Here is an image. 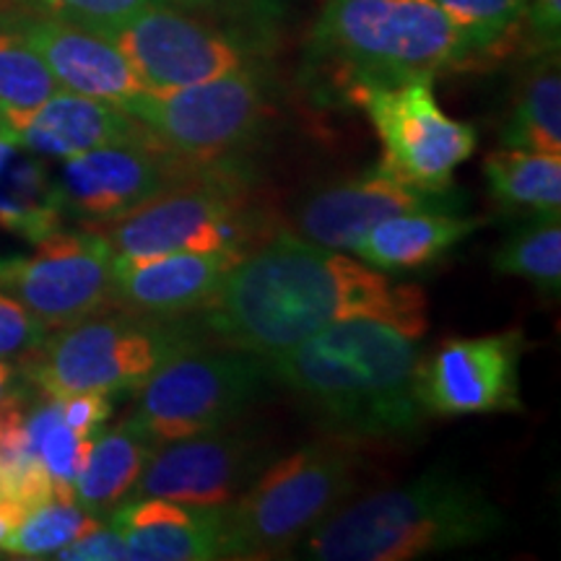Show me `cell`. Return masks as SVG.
<instances>
[{
	"label": "cell",
	"instance_id": "6da1fadb",
	"mask_svg": "<svg viewBox=\"0 0 561 561\" xmlns=\"http://www.w3.org/2000/svg\"><path fill=\"white\" fill-rule=\"evenodd\" d=\"M354 318L388 320L421 339L430 328L421 286L392 284L388 273L359 257L291 231L244 252L201 310L210 339L261 356L280 354L333 322Z\"/></svg>",
	"mask_w": 561,
	"mask_h": 561
},
{
	"label": "cell",
	"instance_id": "7a4b0ae2",
	"mask_svg": "<svg viewBox=\"0 0 561 561\" xmlns=\"http://www.w3.org/2000/svg\"><path fill=\"white\" fill-rule=\"evenodd\" d=\"M421 335L388 320L354 318L265 356L273 382L291 390L335 437H409L424 426L416 375Z\"/></svg>",
	"mask_w": 561,
	"mask_h": 561
},
{
	"label": "cell",
	"instance_id": "3957f363",
	"mask_svg": "<svg viewBox=\"0 0 561 561\" xmlns=\"http://www.w3.org/2000/svg\"><path fill=\"white\" fill-rule=\"evenodd\" d=\"M466 66V39L434 0H325L301 76L318 104L356 107L371 89Z\"/></svg>",
	"mask_w": 561,
	"mask_h": 561
},
{
	"label": "cell",
	"instance_id": "277c9868",
	"mask_svg": "<svg viewBox=\"0 0 561 561\" xmlns=\"http://www.w3.org/2000/svg\"><path fill=\"white\" fill-rule=\"evenodd\" d=\"M507 530L504 512L466 476L432 468L419 479L335 510L305 543L314 561H409L486 543Z\"/></svg>",
	"mask_w": 561,
	"mask_h": 561
},
{
	"label": "cell",
	"instance_id": "5b68a950",
	"mask_svg": "<svg viewBox=\"0 0 561 561\" xmlns=\"http://www.w3.org/2000/svg\"><path fill=\"white\" fill-rule=\"evenodd\" d=\"M206 325L182 318H153L136 312H102L60 328L37 354L21 362L24 382L42 396L66 398L73 392L123 396L144 385L174 356L208 346Z\"/></svg>",
	"mask_w": 561,
	"mask_h": 561
},
{
	"label": "cell",
	"instance_id": "8992f818",
	"mask_svg": "<svg viewBox=\"0 0 561 561\" xmlns=\"http://www.w3.org/2000/svg\"><path fill=\"white\" fill-rule=\"evenodd\" d=\"M356 442L335 437L268 462L244 494L227 504V559H278L325 523L359 483Z\"/></svg>",
	"mask_w": 561,
	"mask_h": 561
},
{
	"label": "cell",
	"instance_id": "52a82bcc",
	"mask_svg": "<svg viewBox=\"0 0 561 561\" xmlns=\"http://www.w3.org/2000/svg\"><path fill=\"white\" fill-rule=\"evenodd\" d=\"M91 229L100 231L117 257L164 252H229L242 257L255 248L261 219L250 208L240 170L229 164Z\"/></svg>",
	"mask_w": 561,
	"mask_h": 561
},
{
	"label": "cell",
	"instance_id": "ba28073f",
	"mask_svg": "<svg viewBox=\"0 0 561 561\" xmlns=\"http://www.w3.org/2000/svg\"><path fill=\"white\" fill-rule=\"evenodd\" d=\"M273 385L265 356L208 346L174 356L136 390L130 421L153 445L185 439L237 421Z\"/></svg>",
	"mask_w": 561,
	"mask_h": 561
},
{
	"label": "cell",
	"instance_id": "9c48e42d",
	"mask_svg": "<svg viewBox=\"0 0 561 561\" xmlns=\"http://www.w3.org/2000/svg\"><path fill=\"white\" fill-rule=\"evenodd\" d=\"M159 146L201 164H227L268 117V83L248 66L193 87L146 89L123 107Z\"/></svg>",
	"mask_w": 561,
	"mask_h": 561
},
{
	"label": "cell",
	"instance_id": "30bf717a",
	"mask_svg": "<svg viewBox=\"0 0 561 561\" xmlns=\"http://www.w3.org/2000/svg\"><path fill=\"white\" fill-rule=\"evenodd\" d=\"M0 289L60 331L115 307V252L96 229L60 227L26 255H0Z\"/></svg>",
	"mask_w": 561,
	"mask_h": 561
},
{
	"label": "cell",
	"instance_id": "8fae6325",
	"mask_svg": "<svg viewBox=\"0 0 561 561\" xmlns=\"http://www.w3.org/2000/svg\"><path fill=\"white\" fill-rule=\"evenodd\" d=\"M356 107L367 112L382 144V161L377 167L421 191L453 187L455 170L479 146L476 125L455 121L439 107L434 79L371 89Z\"/></svg>",
	"mask_w": 561,
	"mask_h": 561
},
{
	"label": "cell",
	"instance_id": "7c38bea8",
	"mask_svg": "<svg viewBox=\"0 0 561 561\" xmlns=\"http://www.w3.org/2000/svg\"><path fill=\"white\" fill-rule=\"evenodd\" d=\"M102 37L128 58L146 89L193 87L255 66V47L240 32L174 3H153Z\"/></svg>",
	"mask_w": 561,
	"mask_h": 561
},
{
	"label": "cell",
	"instance_id": "4fadbf2b",
	"mask_svg": "<svg viewBox=\"0 0 561 561\" xmlns=\"http://www.w3.org/2000/svg\"><path fill=\"white\" fill-rule=\"evenodd\" d=\"M229 164L231 161L201 164L182 159L157 140L83 151L79 157L62 159L55 172L62 219H73L81 227H102L172 187L208 178Z\"/></svg>",
	"mask_w": 561,
	"mask_h": 561
},
{
	"label": "cell",
	"instance_id": "5bb4252c",
	"mask_svg": "<svg viewBox=\"0 0 561 561\" xmlns=\"http://www.w3.org/2000/svg\"><path fill=\"white\" fill-rule=\"evenodd\" d=\"M268 462L271 445L261 430L231 421L219 430L153 447L130 496L224 507L244 494Z\"/></svg>",
	"mask_w": 561,
	"mask_h": 561
},
{
	"label": "cell",
	"instance_id": "9a60e30c",
	"mask_svg": "<svg viewBox=\"0 0 561 561\" xmlns=\"http://www.w3.org/2000/svg\"><path fill=\"white\" fill-rule=\"evenodd\" d=\"M520 331L445 341L421 356L416 392L426 416L520 411Z\"/></svg>",
	"mask_w": 561,
	"mask_h": 561
},
{
	"label": "cell",
	"instance_id": "2e32d148",
	"mask_svg": "<svg viewBox=\"0 0 561 561\" xmlns=\"http://www.w3.org/2000/svg\"><path fill=\"white\" fill-rule=\"evenodd\" d=\"M462 195L447 191H421L371 167L362 178L320 187L301 201L294 214L297 237L320 248L351 252L367 231L390 216L409 210H460Z\"/></svg>",
	"mask_w": 561,
	"mask_h": 561
},
{
	"label": "cell",
	"instance_id": "e0dca14e",
	"mask_svg": "<svg viewBox=\"0 0 561 561\" xmlns=\"http://www.w3.org/2000/svg\"><path fill=\"white\" fill-rule=\"evenodd\" d=\"M5 19L39 53L60 89L121 110L146 91L128 58L102 34L26 11H5Z\"/></svg>",
	"mask_w": 561,
	"mask_h": 561
},
{
	"label": "cell",
	"instance_id": "ac0fdd59",
	"mask_svg": "<svg viewBox=\"0 0 561 561\" xmlns=\"http://www.w3.org/2000/svg\"><path fill=\"white\" fill-rule=\"evenodd\" d=\"M240 255L229 252H164L115 255V307L153 318H182L206 310Z\"/></svg>",
	"mask_w": 561,
	"mask_h": 561
},
{
	"label": "cell",
	"instance_id": "d6986e66",
	"mask_svg": "<svg viewBox=\"0 0 561 561\" xmlns=\"http://www.w3.org/2000/svg\"><path fill=\"white\" fill-rule=\"evenodd\" d=\"M3 128L42 159H70L102 146L153 140L149 130L115 104L60 89L39 107L0 115Z\"/></svg>",
	"mask_w": 561,
	"mask_h": 561
},
{
	"label": "cell",
	"instance_id": "ffe728a7",
	"mask_svg": "<svg viewBox=\"0 0 561 561\" xmlns=\"http://www.w3.org/2000/svg\"><path fill=\"white\" fill-rule=\"evenodd\" d=\"M130 561L227 559L224 507H195L161 496H130L110 512Z\"/></svg>",
	"mask_w": 561,
	"mask_h": 561
},
{
	"label": "cell",
	"instance_id": "44dd1931",
	"mask_svg": "<svg viewBox=\"0 0 561 561\" xmlns=\"http://www.w3.org/2000/svg\"><path fill=\"white\" fill-rule=\"evenodd\" d=\"M481 227L483 219H468L458 210H409L375 224L351 252L382 273L419 271L439 261Z\"/></svg>",
	"mask_w": 561,
	"mask_h": 561
},
{
	"label": "cell",
	"instance_id": "7402d4cb",
	"mask_svg": "<svg viewBox=\"0 0 561 561\" xmlns=\"http://www.w3.org/2000/svg\"><path fill=\"white\" fill-rule=\"evenodd\" d=\"M62 221L60 191L47 159L0 128V240L37 244Z\"/></svg>",
	"mask_w": 561,
	"mask_h": 561
},
{
	"label": "cell",
	"instance_id": "603a6c76",
	"mask_svg": "<svg viewBox=\"0 0 561 561\" xmlns=\"http://www.w3.org/2000/svg\"><path fill=\"white\" fill-rule=\"evenodd\" d=\"M153 447L149 434L130 419L110 432L102 430L73 481L76 504L89 515L107 517L133 494Z\"/></svg>",
	"mask_w": 561,
	"mask_h": 561
},
{
	"label": "cell",
	"instance_id": "cb8c5ba5",
	"mask_svg": "<svg viewBox=\"0 0 561 561\" xmlns=\"http://www.w3.org/2000/svg\"><path fill=\"white\" fill-rule=\"evenodd\" d=\"M500 140L504 149L561 157L559 53H538V60L517 87Z\"/></svg>",
	"mask_w": 561,
	"mask_h": 561
},
{
	"label": "cell",
	"instance_id": "d4e9b609",
	"mask_svg": "<svg viewBox=\"0 0 561 561\" xmlns=\"http://www.w3.org/2000/svg\"><path fill=\"white\" fill-rule=\"evenodd\" d=\"M489 191L507 210L561 216V157L520 149L491 151L483 159Z\"/></svg>",
	"mask_w": 561,
	"mask_h": 561
},
{
	"label": "cell",
	"instance_id": "484cf974",
	"mask_svg": "<svg viewBox=\"0 0 561 561\" xmlns=\"http://www.w3.org/2000/svg\"><path fill=\"white\" fill-rule=\"evenodd\" d=\"M24 430L32 455L53 479L55 500L76 502L73 481L83 468V462H87L94 439L79 437V434L70 430L66 419H62L60 401L50 396H45V401L34 405V409H26Z\"/></svg>",
	"mask_w": 561,
	"mask_h": 561
},
{
	"label": "cell",
	"instance_id": "4316f807",
	"mask_svg": "<svg viewBox=\"0 0 561 561\" xmlns=\"http://www.w3.org/2000/svg\"><path fill=\"white\" fill-rule=\"evenodd\" d=\"M458 26L471 53V66L500 58L525 34L528 0H434Z\"/></svg>",
	"mask_w": 561,
	"mask_h": 561
},
{
	"label": "cell",
	"instance_id": "83f0119b",
	"mask_svg": "<svg viewBox=\"0 0 561 561\" xmlns=\"http://www.w3.org/2000/svg\"><path fill=\"white\" fill-rule=\"evenodd\" d=\"M504 276H517L557 297L561 289V216H536L512 231L491 255Z\"/></svg>",
	"mask_w": 561,
	"mask_h": 561
},
{
	"label": "cell",
	"instance_id": "f1b7e54d",
	"mask_svg": "<svg viewBox=\"0 0 561 561\" xmlns=\"http://www.w3.org/2000/svg\"><path fill=\"white\" fill-rule=\"evenodd\" d=\"M100 525L102 517L89 515L76 502L47 500L21 517L11 536L0 543V551H9L11 557L21 559L58 557L66 546L79 541Z\"/></svg>",
	"mask_w": 561,
	"mask_h": 561
},
{
	"label": "cell",
	"instance_id": "f546056e",
	"mask_svg": "<svg viewBox=\"0 0 561 561\" xmlns=\"http://www.w3.org/2000/svg\"><path fill=\"white\" fill-rule=\"evenodd\" d=\"M60 83L39 53L0 13V115H19L58 94Z\"/></svg>",
	"mask_w": 561,
	"mask_h": 561
},
{
	"label": "cell",
	"instance_id": "4dcf8cb0",
	"mask_svg": "<svg viewBox=\"0 0 561 561\" xmlns=\"http://www.w3.org/2000/svg\"><path fill=\"white\" fill-rule=\"evenodd\" d=\"M5 3H11L13 11L39 13V16L83 26L89 32L107 34L133 13L149 9L153 3H170V0H5Z\"/></svg>",
	"mask_w": 561,
	"mask_h": 561
},
{
	"label": "cell",
	"instance_id": "1f68e13d",
	"mask_svg": "<svg viewBox=\"0 0 561 561\" xmlns=\"http://www.w3.org/2000/svg\"><path fill=\"white\" fill-rule=\"evenodd\" d=\"M47 331L16 297L0 289V359L24 362L47 341Z\"/></svg>",
	"mask_w": 561,
	"mask_h": 561
},
{
	"label": "cell",
	"instance_id": "d6a6232c",
	"mask_svg": "<svg viewBox=\"0 0 561 561\" xmlns=\"http://www.w3.org/2000/svg\"><path fill=\"white\" fill-rule=\"evenodd\" d=\"M58 401L62 419L79 437L94 439L112 416V396L107 392H73V396L58 398Z\"/></svg>",
	"mask_w": 561,
	"mask_h": 561
},
{
	"label": "cell",
	"instance_id": "836d02e7",
	"mask_svg": "<svg viewBox=\"0 0 561 561\" xmlns=\"http://www.w3.org/2000/svg\"><path fill=\"white\" fill-rule=\"evenodd\" d=\"M55 559L66 561H123L128 559V549L121 530L112 523H102L100 528L87 533V536L66 546Z\"/></svg>",
	"mask_w": 561,
	"mask_h": 561
},
{
	"label": "cell",
	"instance_id": "e575fe53",
	"mask_svg": "<svg viewBox=\"0 0 561 561\" xmlns=\"http://www.w3.org/2000/svg\"><path fill=\"white\" fill-rule=\"evenodd\" d=\"M525 34L533 50L559 53L561 45V0H528Z\"/></svg>",
	"mask_w": 561,
	"mask_h": 561
},
{
	"label": "cell",
	"instance_id": "d590c367",
	"mask_svg": "<svg viewBox=\"0 0 561 561\" xmlns=\"http://www.w3.org/2000/svg\"><path fill=\"white\" fill-rule=\"evenodd\" d=\"M170 3L201 16H244V13L261 16L263 11V0H170Z\"/></svg>",
	"mask_w": 561,
	"mask_h": 561
},
{
	"label": "cell",
	"instance_id": "8d00e7d4",
	"mask_svg": "<svg viewBox=\"0 0 561 561\" xmlns=\"http://www.w3.org/2000/svg\"><path fill=\"white\" fill-rule=\"evenodd\" d=\"M21 380H24L21 367H16L11 359H0V403L11 401L13 396H19Z\"/></svg>",
	"mask_w": 561,
	"mask_h": 561
},
{
	"label": "cell",
	"instance_id": "74e56055",
	"mask_svg": "<svg viewBox=\"0 0 561 561\" xmlns=\"http://www.w3.org/2000/svg\"><path fill=\"white\" fill-rule=\"evenodd\" d=\"M26 512L16 507V504H9V507H0V543L5 541V538L11 536L13 528L21 523V517H24Z\"/></svg>",
	"mask_w": 561,
	"mask_h": 561
},
{
	"label": "cell",
	"instance_id": "f35d334b",
	"mask_svg": "<svg viewBox=\"0 0 561 561\" xmlns=\"http://www.w3.org/2000/svg\"><path fill=\"white\" fill-rule=\"evenodd\" d=\"M0 128H3V121H0Z\"/></svg>",
	"mask_w": 561,
	"mask_h": 561
},
{
	"label": "cell",
	"instance_id": "ab89813d",
	"mask_svg": "<svg viewBox=\"0 0 561 561\" xmlns=\"http://www.w3.org/2000/svg\"><path fill=\"white\" fill-rule=\"evenodd\" d=\"M0 557H3V553H0Z\"/></svg>",
	"mask_w": 561,
	"mask_h": 561
}]
</instances>
